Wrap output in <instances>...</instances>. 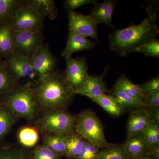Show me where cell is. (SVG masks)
<instances>
[{
  "mask_svg": "<svg viewBox=\"0 0 159 159\" xmlns=\"http://www.w3.org/2000/svg\"><path fill=\"white\" fill-rule=\"evenodd\" d=\"M26 2L45 18L55 19L58 16V10L53 0H28Z\"/></svg>",
  "mask_w": 159,
  "mask_h": 159,
  "instance_id": "ffe728a7",
  "label": "cell"
},
{
  "mask_svg": "<svg viewBox=\"0 0 159 159\" xmlns=\"http://www.w3.org/2000/svg\"><path fill=\"white\" fill-rule=\"evenodd\" d=\"M91 100L101 107L108 113L114 116H119L124 111L111 95L104 94Z\"/></svg>",
  "mask_w": 159,
  "mask_h": 159,
  "instance_id": "7402d4cb",
  "label": "cell"
},
{
  "mask_svg": "<svg viewBox=\"0 0 159 159\" xmlns=\"http://www.w3.org/2000/svg\"><path fill=\"white\" fill-rule=\"evenodd\" d=\"M3 58L6 67L18 84L24 81L25 84L34 85L39 80L29 58L14 52Z\"/></svg>",
  "mask_w": 159,
  "mask_h": 159,
  "instance_id": "8992f818",
  "label": "cell"
},
{
  "mask_svg": "<svg viewBox=\"0 0 159 159\" xmlns=\"http://www.w3.org/2000/svg\"><path fill=\"white\" fill-rule=\"evenodd\" d=\"M66 152L65 156L69 159H77L85 146L87 141L76 132L66 135Z\"/></svg>",
  "mask_w": 159,
  "mask_h": 159,
  "instance_id": "ac0fdd59",
  "label": "cell"
},
{
  "mask_svg": "<svg viewBox=\"0 0 159 159\" xmlns=\"http://www.w3.org/2000/svg\"><path fill=\"white\" fill-rule=\"evenodd\" d=\"M151 123L149 111L143 107L133 111L129 114L127 122L128 136L141 133Z\"/></svg>",
  "mask_w": 159,
  "mask_h": 159,
  "instance_id": "5bb4252c",
  "label": "cell"
},
{
  "mask_svg": "<svg viewBox=\"0 0 159 159\" xmlns=\"http://www.w3.org/2000/svg\"><path fill=\"white\" fill-rule=\"evenodd\" d=\"M100 151V148L87 141L77 159H98Z\"/></svg>",
  "mask_w": 159,
  "mask_h": 159,
  "instance_id": "d6a6232c",
  "label": "cell"
},
{
  "mask_svg": "<svg viewBox=\"0 0 159 159\" xmlns=\"http://www.w3.org/2000/svg\"><path fill=\"white\" fill-rule=\"evenodd\" d=\"M2 59V57H1V56H0V60H1Z\"/></svg>",
  "mask_w": 159,
  "mask_h": 159,
  "instance_id": "ab89813d",
  "label": "cell"
},
{
  "mask_svg": "<svg viewBox=\"0 0 159 159\" xmlns=\"http://www.w3.org/2000/svg\"><path fill=\"white\" fill-rule=\"evenodd\" d=\"M20 144L26 148L34 147L39 140L38 130L35 127L27 126L21 128L18 133Z\"/></svg>",
  "mask_w": 159,
  "mask_h": 159,
  "instance_id": "d4e9b609",
  "label": "cell"
},
{
  "mask_svg": "<svg viewBox=\"0 0 159 159\" xmlns=\"http://www.w3.org/2000/svg\"><path fill=\"white\" fill-rule=\"evenodd\" d=\"M98 4V1L96 0H66L64 2L65 8L68 12L74 11L77 8L88 4L95 6Z\"/></svg>",
  "mask_w": 159,
  "mask_h": 159,
  "instance_id": "836d02e7",
  "label": "cell"
},
{
  "mask_svg": "<svg viewBox=\"0 0 159 159\" xmlns=\"http://www.w3.org/2000/svg\"><path fill=\"white\" fill-rule=\"evenodd\" d=\"M109 67H107L102 75L88 76L76 94L83 95L92 99L106 94L108 92L104 82V77Z\"/></svg>",
  "mask_w": 159,
  "mask_h": 159,
  "instance_id": "7c38bea8",
  "label": "cell"
},
{
  "mask_svg": "<svg viewBox=\"0 0 159 159\" xmlns=\"http://www.w3.org/2000/svg\"><path fill=\"white\" fill-rule=\"evenodd\" d=\"M130 159H155L149 155H145L142 156L136 157Z\"/></svg>",
  "mask_w": 159,
  "mask_h": 159,
  "instance_id": "f35d334b",
  "label": "cell"
},
{
  "mask_svg": "<svg viewBox=\"0 0 159 159\" xmlns=\"http://www.w3.org/2000/svg\"><path fill=\"white\" fill-rule=\"evenodd\" d=\"M98 159H130L123 145L111 144L100 151Z\"/></svg>",
  "mask_w": 159,
  "mask_h": 159,
  "instance_id": "f1b7e54d",
  "label": "cell"
},
{
  "mask_svg": "<svg viewBox=\"0 0 159 159\" xmlns=\"http://www.w3.org/2000/svg\"><path fill=\"white\" fill-rule=\"evenodd\" d=\"M77 117L66 111L44 113L36 122L38 130L45 134L68 135L75 132Z\"/></svg>",
  "mask_w": 159,
  "mask_h": 159,
  "instance_id": "5b68a950",
  "label": "cell"
},
{
  "mask_svg": "<svg viewBox=\"0 0 159 159\" xmlns=\"http://www.w3.org/2000/svg\"><path fill=\"white\" fill-rule=\"evenodd\" d=\"M135 52H139L149 57H159V41L155 39L140 46Z\"/></svg>",
  "mask_w": 159,
  "mask_h": 159,
  "instance_id": "4dcf8cb0",
  "label": "cell"
},
{
  "mask_svg": "<svg viewBox=\"0 0 159 159\" xmlns=\"http://www.w3.org/2000/svg\"><path fill=\"white\" fill-rule=\"evenodd\" d=\"M13 52L31 60L37 49L43 43V30L12 32Z\"/></svg>",
  "mask_w": 159,
  "mask_h": 159,
  "instance_id": "ba28073f",
  "label": "cell"
},
{
  "mask_svg": "<svg viewBox=\"0 0 159 159\" xmlns=\"http://www.w3.org/2000/svg\"><path fill=\"white\" fill-rule=\"evenodd\" d=\"M33 84H18L0 96V103L6 106L16 118L30 122L36 119L39 110Z\"/></svg>",
  "mask_w": 159,
  "mask_h": 159,
  "instance_id": "3957f363",
  "label": "cell"
},
{
  "mask_svg": "<svg viewBox=\"0 0 159 159\" xmlns=\"http://www.w3.org/2000/svg\"><path fill=\"white\" fill-rule=\"evenodd\" d=\"M130 158L147 155L148 146L141 133L127 136L123 145Z\"/></svg>",
  "mask_w": 159,
  "mask_h": 159,
  "instance_id": "2e32d148",
  "label": "cell"
},
{
  "mask_svg": "<svg viewBox=\"0 0 159 159\" xmlns=\"http://www.w3.org/2000/svg\"><path fill=\"white\" fill-rule=\"evenodd\" d=\"M0 159H32L25 149L11 145H0Z\"/></svg>",
  "mask_w": 159,
  "mask_h": 159,
  "instance_id": "4316f807",
  "label": "cell"
},
{
  "mask_svg": "<svg viewBox=\"0 0 159 159\" xmlns=\"http://www.w3.org/2000/svg\"><path fill=\"white\" fill-rule=\"evenodd\" d=\"M111 95L124 111L125 109L134 111L143 107L147 108L143 100L130 97L120 90L114 88Z\"/></svg>",
  "mask_w": 159,
  "mask_h": 159,
  "instance_id": "d6986e66",
  "label": "cell"
},
{
  "mask_svg": "<svg viewBox=\"0 0 159 159\" xmlns=\"http://www.w3.org/2000/svg\"><path fill=\"white\" fill-rule=\"evenodd\" d=\"M24 2L22 0H0V25L10 20Z\"/></svg>",
  "mask_w": 159,
  "mask_h": 159,
  "instance_id": "484cf974",
  "label": "cell"
},
{
  "mask_svg": "<svg viewBox=\"0 0 159 159\" xmlns=\"http://www.w3.org/2000/svg\"><path fill=\"white\" fill-rule=\"evenodd\" d=\"M116 1L105 0L97 4L91 10L89 15L93 19L97 24H103L114 28L112 22L113 13L116 9Z\"/></svg>",
  "mask_w": 159,
  "mask_h": 159,
  "instance_id": "9a60e30c",
  "label": "cell"
},
{
  "mask_svg": "<svg viewBox=\"0 0 159 159\" xmlns=\"http://www.w3.org/2000/svg\"><path fill=\"white\" fill-rule=\"evenodd\" d=\"M141 133L147 143L148 149L159 145V125L150 123Z\"/></svg>",
  "mask_w": 159,
  "mask_h": 159,
  "instance_id": "f546056e",
  "label": "cell"
},
{
  "mask_svg": "<svg viewBox=\"0 0 159 159\" xmlns=\"http://www.w3.org/2000/svg\"><path fill=\"white\" fill-rule=\"evenodd\" d=\"M30 60L39 80L57 71V59L48 44L43 43L39 46Z\"/></svg>",
  "mask_w": 159,
  "mask_h": 159,
  "instance_id": "9c48e42d",
  "label": "cell"
},
{
  "mask_svg": "<svg viewBox=\"0 0 159 159\" xmlns=\"http://www.w3.org/2000/svg\"><path fill=\"white\" fill-rule=\"evenodd\" d=\"M75 132L99 148L110 146L105 138L103 125L95 112L90 109L82 111L76 119Z\"/></svg>",
  "mask_w": 159,
  "mask_h": 159,
  "instance_id": "277c9868",
  "label": "cell"
},
{
  "mask_svg": "<svg viewBox=\"0 0 159 159\" xmlns=\"http://www.w3.org/2000/svg\"><path fill=\"white\" fill-rule=\"evenodd\" d=\"M144 97L157 92H159V77L157 76L145 83L139 85ZM145 98V97H144Z\"/></svg>",
  "mask_w": 159,
  "mask_h": 159,
  "instance_id": "e575fe53",
  "label": "cell"
},
{
  "mask_svg": "<svg viewBox=\"0 0 159 159\" xmlns=\"http://www.w3.org/2000/svg\"><path fill=\"white\" fill-rule=\"evenodd\" d=\"M45 18L25 1L23 6L15 11L11 18L12 32L43 30Z\"/></svg>",
  "mask_w": 159,
  "mask_h": 159,
  "instance_id": "52a82bcc",
  "label": "cell"
},
{
  "mask_svg": "<svg viewBox=\"0 0 159 159\" xmlns=\"http://www.w3.org/2000/svg\"><path fill=\"white\" fill-rule=\"evenodd\" d=\"M66 135L60 134H45L43 139V145L60 156H65L66 152Z\"/></svg>",
  "mask_w": 159,
  "mask_h": 159,
  "instance_id": "44dd1931",
  "label": "cell"
},
{
  "mask_svg": "<svg viewBox=\"0 0 159 159\" xmlns=\"http://www.w3.org/2000/svg\"><path fill=\"white\" fill-rule=\"evenodd\" d=\"M148 109L150 114L151 123L159 125V107Z\"/></svg>",
  "mask_w": 159,
  "mask_h": 159,
  "instance_id": "8d00e7d4",
  "label": "cell"
},
{
  "mask_svg": "<svg viewBox=\"0 0 159 159\" xmlns=\"http://www.w3.org/2000/svg\"><path fill=\"white\" fill-rule=\"evenodd\" d=\"M65 76L75 94L89 76L88 66L85 58L84 57L65 58Z\"/></svg>",
  "mask_w": 159,
  "mask_h": 159,
  "instance_id": "8fae6325",
  "label": "cell"
},
{
  "mask_svg": "<svg viewBox=\"0 0 159 159\" xmlns=\"http://www.w3.org/2000/svg\"><path fill=\"white\" fill-rule=\"evenodd\" d=\"M61 157L44 145L37 146L32 155V159H61Z\"/></svg>",
  "mask_w": 159,
  "mask_h": 159,
  "instance_id": "1f68e13d",
  "label": "cell"
},
{
  "mask_svg": "<svg viewBox=\"0 0 159 159\" xmlns=\"http://www.w3.org/2000/svg\"><path fill=\"white\" fill-rule=\"evenodd\" d=\"M147 108L159 107V92L149 94L145 97L143 99Z\"/></svg>",
  "mask_w": 159,
  "mask_h": 159,
  "instance_id": "d590c367",
  "label": "cell"
},
{
  "mask_svg": "<svg viewBox=\"0 0 159 159\" xmlns=\"http://www.w3.org/2000/svg\"><path fill=\"white\" fill-rule=\"evenodd\" d=\"M95 44V43L91 41L87 38L69 31L67 41L61 55L65 58L71 57L72 54L78 51L92 50Z\"/></svg>",
  "mask_w": 159,
  "mask_h": 159,
  "instance_id": "4fadbf2b",
  "label": "cell"
},
{
  "mask_svg": "<svg viewBox=\"0 0 159 159\" xmlns=\"http://www.w3.org/2000/svg\"><path fill=\"white\" fill-rule=\"evenodd\" d=\"M114 88L123 91L130 97L140 100H143L145 97L139 85L131 81L125 75L119 77Z\"/></svg>",
  "mask_w": 159,
  "mask_h": 159,
  "instance_id": "cb8c5ba5",
  "label": "cell"
},
{
  "mask_svg": "<svg viewBox=\"0 0 159 159\" xmlns=\"http://www.w3.org/2000/svg\"><path fill=\"white\" fill-rule=\"evenodd\" d=\"M34 91L39 108L44 113L66 111L76 95L65 73L58 71L39 80Z\"/></svg>",
  "mask_w": 159,
  "mask_h": 159,
  "instance_id": "7a4b0ae2",
  "label": "cell"
},
{
  "mask_svg": "<svg viewBox=\"0 0 159 159\" xmlns=\"http://www.w3.org/2000/svg\"><path fill=\"white\" fill-rule=\"evenodd\" d=\"M147 17L139 25L115 30L109 38L111 50L125 56L156 38L159 33L157 25L159 16L157 2H150L146 8Z\"/></svg>",
  "mask_w": 159,
  "mask_h": 159,
  "instance_id": "6da1fadb",
  "label": "cell"
},
{
  "mask_svg": "<svg viewBox=\"0 0 159 159\" xmlns=\"http://www.w3.org/2000/svg\"><path fill=\"white\" fill-rule=\"evenodd\" d=\"M69 31L80 34L84 37H90L99 44L98 37V24L90 16L78 12H68Z\"/></svg>",
  "mask_w": 159,
  "mask_h": 159,
  "instance_id": "30bf717a",
  "label": "cell"
},
{
  "mask_svg": "<svg viewBox=\"0 0 159 159\" xmlns=\"http://www.w3.org/2000/svg\"><path fill=\"white\" fill-rule=\"evenodd\" d=\"M17 119L6 106L0 103V142L11 130Z\"/></svg>",
  "mask_w": 159,
  "mask_h": 159,
  "instance_id": "603a6c76",
  "label": "cell"
},
{
  "mask_svg": "<svg viewBox=\"0 0 159 159\" xmlns=\"http://www.w3.org/2000/svg\"><path fill=\"white\" fill-rule=\"evenodd\" d=\"M147 155H149L155 159H159V145L148 149Z\"/></svg>",
  "mask_w": 159,
  "mask_h": 159,
  "instance_id": "74e56055",
  "label": "cell"
},
{
  "mask_svg": "<svg viewBox=\"0 0 159 159\" xmlns=\"http://www.w3.org/2000/svg\"><path fill=\"white\" fill-rule=\"evenodd\" d=\"M18 85L6 67L2 60H0V96L9 92Z\"/></svg>",
  "mask_w": 159,
  "mask_h": 159,
  "instance_id": "83f0119b",
  "label": "cell"
},
{
  "mask_svg": "<svg viewBox=\"0 0 159 159\" xmlns=\"http://www.w3.org/2000/svg\"><path fill=\"white\" fill-rule=\"evenodd\" d=\"M14 43L11 19L0 25V56L2 58L13 52Z\"/></svg>",
  "mask_w": 159,
  "mask_h": 159,
  "instance_id": "e0dca14e",
  "label": "cell"
}]
</instances>
